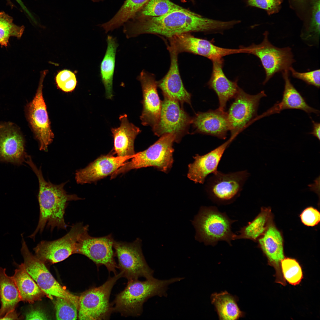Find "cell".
Returning a JSON list of instances; mask_svg holds the SVG:
<instances>
[{
	"label": "cell",
	"mask_w": 320,
	"mask_h": 320,
	"mask_svg": "<svg viewBox=\"0 0 320 320\" xmlns=\"http://www.w3.org/2000/svg\"><path fill=\"white\" fill-rule=\"evenodd\" d=\"M127 38L141 34L161 35L169 38L191 32H218L228 29L229 21L204 17L186 9L174 10L159 17H136L124 24Z\"/></svg>",
	"instance_id": "obj_1"
},
{
	"label": "cell",
	"mask_w": 320,
	"mask_h": 320,
	"mask_svg": "<svg viewBox=\"0 0 320 320\" xmlns=\"http://www.w3.org/2000/svg\"><path fill=\"white\" fill-rule=\"evenodd\" d=\"M26 162L36 175L39 183L38 200L39 217L34 232L28 237L33 240L36 234L42 233L45 227L51 231L54 228L67 229L68 226L64 220L65 210L69 202L83 199L75 194H69L64 188L67 182L56 185L44 178L41 167L38 168L28 155Z\"/></svg>",
	"instance_id": "obj_2"
},
{
	"label": "cell",
	"mask_w": 320,
	"mask_h": 320,
	"mask_svg": "<svg viewBox=\"0 0 320 320\" xmlns=\"http://www.w3.org/2000/svg\"><path fill=\"white\" fill-rule=\"evenodd\" d=\"M183 277L167 280L153 278L141 281L138 279L128 281L125 289L117 294L112 303L113 312L125 317L138 316L143 311L144 303L153 296L166 297L168 286L180 281Z\"/></svg>",
	"instance_id": "obj_3"
},
{
	"label": "cell",
	"mask_w": 320,
	"mask_h": 320,
	"mask_svg": "<svg viewBox=\"0 0 320 320\" xmlns=\"http://www.w3.org/2000/svg\"><path fill=\"white\" fill-rule=\"evenodd\" d=\"M236 221L215 207H202L193 221L196 238L207 245L214 246L223 241L231 246L236 235L232 231L231 225Z\"/></svg>",
	"instance_id": "obj_4"
},
{
	"label": "cell",
	"mask_w": 320,
	"mask_h": 320,
	"mask_svg": "<svg viewBox=\"0 0 320 320\" xmlns=\"http://www.w3.org/2000/svg\"><path fill=\"white\" fill-rule=\"evenodd\" d=\"M146 150L136 153L130 161H127L115 171L111 179L134 169L153 167L167 173L173 163V143L175 137L172 134H165Z\"/></svg>",
	"instance_id": "obj_5"
},
{
	"label": "cell",
	"mask_w": 320,
	"mask_h": 320,
	"mask_svg": "<svg viewBox=\"0 0 320 320\" xmlns=\"http://www.w3.org/2000/svg\"><path fill=\"white\" fill-rule=\"evenodd\" d=\"M123 277L120 272L109 278L103 284L92 287L79 297L78 317L79 320H106L113 312L109 299L112 289L117 281Z\"/></svg>",
	"instance_id": "obj_6"
},
{
	"label": "cell",
	"mask_w": 320,
	"mask_h": 320,
	"mask_svg": "<svg viewBox=\"0 0 320 320\" xmlns=\"http://www.w3.org/2000/svg\"><path fill=\"white\" fill-rule=\"evenodd\" d=\"M22 237L20 249L25 270L36 282L50 299L53 297L65 299L79 308V297L70 293L56 280L46 267L45 263L29 251L23 237Z\"/></svg>",
	"instance_id": "obj_7"
},
{
	"label": "cell",
	"mask_w": 320,
	"mask_h": 320,
	"mask_svg": "<svg viewBox=\"0 0 320 320\" xmlns=\"http://www.w3.org/2000/svg\"><path fill=\"white\" fill-rule=\"evenodd\" d=\"M249 176L247 170L227 173L217 170L206 180V192L217 204H230L239 196Z\"/></svg>",
	"instance_id": "obj_8"
},
{
	"label": "cell",
	"mask_w": 320,
	"mask_h": 320,
	"mask_svg": "<svg viewBox=\"0 0 320 320\" xmlns=\"http://www.w3.org/2000/svg\"><path fill=\"white\" fill-rule=\"evenodd\" d=\"M86 225L76 243L74 254L83 255L97 266H105L108 272L117 274L118 265L115 261L113 250L114 240L111 234L100 237H94L88 233Z\"/></svg>",
	"instance_id": "obj_9"
},
{
	"label": "cell",
	"mask_w": 320,
	"mask_h": 320,
	"mask_svg": "<svg viewBox=\"0 0 320 320\" xmlns=\"http://www.w3.org/2000/svg\"><path fill=\"white\" fill-rule=\"evenodd\" d=\"M113 247L118 260V267L123 273V277L128 281L140 277L146 279L153 278L154 271L145 260L140 239L137 238L132 242L114 240Z\"/></svg>",
	"instance_id": "obj_10"
},
{
	"label": "cell",
	"mask_w": 320,
	"mask_h": 320,
	"mask_svg": "<svg viewBox=\"0 0 320 320\" xmlns=\"http://www.w3.org/2000/svg\"><path fill=\"white\" fill-rule=\"evenodd\" d=\"M264 39L259 44H253L247 47H242L245 53L252 54L259 58L265 70V78L264 85L276 73L289 70L295 61L291 48L289 47L279 48L269 41L268 33H263Z\"/></svg>",
	"instance_id": "obj_11"
},
{
	"label": "cell",
	"mask_w": 320,
	"mask_h": 320,
	"mask_svg": "<svg viewBox=\"0 0 320 320\" xmlns=\"http://www.w3.org/2000/svg\"><path fill=\"white\" fill-rule=\"evenodd\" d=\"M162 101L160 116L158 123L153 128L154 134L158 136L169 133L179 143L188 132L192 118L181 107L179 103L166 96Z\"/></svg>",
	"instance_id": "obj_12"
},
{
	"label": "cell",
	"mask_w": 320,
	"mask_h": 320,
	"mask_svg": "<svg viewBox=\"0 0 320 320\" xmlns=\"http://www.w3.org/2000/svg\"><path fill=\"white\" fill-rule=\"evenodd\" d=\"M47 72L45 70L41 73L36 95L27 107L28 120L39 143V149L46 151L54 138L42 92L43 82Z\"/></svg>",
	"instance_id": "obj_13"
},
{
	"label": "cell",
	"mask_w": 320,
	"mask_h": 320,
	"mask_svg": "<svg viewBox=\"0 0 320 320\" xmlns=\"http://www.w3.org/2000/svg\"><path fill=\"white\" fill-rule=\"evenodd\" d=\"M86 225L78 223L62 237L52 241H42L33 249L35 255L44 263L54 264L74 254L76 243Z\"/></svg>",
	"instance_id": "obj_14"
},
{
	"label": "cell",
	"mask_w": 320,
	"mask_h": 320,
	"mask_svg": "<svg viewBox=\"0 0 320 320\" xmlns=\"http://www.w3.org/2000/svg\"><path fill=\"white\" fill-rule=\"evenodd\" d=\"M168 39L169 44L167 47L178 54L188 52L204 56L212 61L230 55L244 53L241 48L231 49L218 47L207 40L196 37L190 33L176 35Z\"/></svg>",
	"instance_id": "obj_15"
},
{
	"label": "cell",
	"mask_w": 320,
	"mask_h": 320,
	"mask_svg": "<svg viewBox=\"0 0 320 320\" xmlns=\"http://www.w3.org/2000/svg\"><path fill=\"white\" fill-rule=\"evenodd\" d=\"M266 96L264 91L256 95H251L239 87L235 100L227 112L231 137H235L240 130L257 116L260 100Z\"/></svg>",
	"instance_id": "obj_16"
},
{
	"label": "cell",
	"mask_w": 320,
	"mask_h": 320,
	"mask_svg": "<svg viewBox=\"0 0 320 320\" xmlns=\"http://www.w3.org/2000/svg\"><path fill=\"white\" fill-rule=\"evenodd\" d=\"M142 88L143 110L140 119L144 126L152 128L158 123L161 112L162 101L158 94L157 81L153 74L143 70L137 77Z\"/></svg>",
	"instance_id": "obj_17"
},
{
	"label": "cell",
	"mask_w": 320,
	"mask_h": 320,
	"mask_svg": "<svg viewBox=\"0 0 320 320\" xmlns=\"http://www.w3.org/2000/svg\"><path fill=\"white\" fill-rule=\"evenodd\" d=\"M136 154L126 156H115L111 153L101 155L85 168L76 171V181L78 184L90 183L111 175Z\"/></svg>",
	"instance_id": "obj_18"
},
{
	"label": "cell",
	"mask_w": 320,
	"mask_h": 320,
	"mask_svg": "<svg viewBox=\"0 0 320 320\" xmlns=\"http://www.w3.org/2000/svg\"><path fill=\"white\" fill-rule=\"evenodd\" d=\"M27 155L24 139L17 129L9 124L0 125V161L20 166Z\"/></svg>",
	"instance_id": "obj_19"
},
{
	"label": "cell",
	"mask_w": 320,
	"mask_h": 320,
	"mask_svg": "<svg viewBox=\"0 0 320 320\" xmlns=\"http://www.w3.org/2000/svg\"><path fill=\"white\" fill-rule=\"evenodd\" d=\"M234 138L231 137L228 140L205 154H196L193 157V162L188 165V177L195 183L203 184L208 175L217 170L224 153Z\"/></svg>",
	"instance_id": "obj_20"
},
{
	"label": "cell",
	"mask_w": 320,
	"mask_h": 320,
	"mask_svg": "<svg viewBox=\"0 0 320 320\" xmlns=\"http://www.w3.org/2000/svg\"><path fill=\"white\" fill-rule=\"evenodd\" d=\"M194 133L216 137L220 139L226 138L230 131L228 114L218 108L206 112H198L192 118Z\"/></svg>",
	"instance_id": "obj_21"
},
{
	"label": "cell",
	"mask_w": 320,
	"mask_h": 320,
	"mask_svg": "<svg viewBox=\"0 0 320 320\" xmlns=\"http://www.w3.org/2000/svg\"><path fill=\"white\" fill-rule=\"evenodd\" d=\"M258 240L268 263L275 268L276 282L285 285V281L281 272V262L284 255L283 239L280 232L272 223Z\"/></svg>",
	"instance_id": "obj_22"
},
{
	"label": "cell",
	"mask_w": 320,
	"mask_h": 320,
	"mask_svg": "<svg viewBox=\"0 0 320 320\" xmlns=\"http://www.w3.org/2000/svg\"><path fill=\"white\" fill-rule=\"evenodd\" d=\"M170 56L169 70L165 76L157 81V86L162 90L163 95L180 103H186L191 105V95L185 88L179 69L178 54L173 49L167 47Z\"/></svg>",
	"instance_id": "obj_23"
},
{
	"label": "cell",
	"mask_w": 320,
	"mask_h": 320,
	"mask_svg": "<svg viewBox=\"0 0 320 320\" xmlns=\"http://www.w3.org/2000/svg\"><path fill=\"white\" fill-rule=\"evenodd\" d=\"M212 70L210 79L207 83L209 87L213 90L217 95L220 109L225 111L227 102L234 98L239 88L237 81L229 80L223 70L222 58L212 61Z\"/></svg>",
	"instance_id": "obj_24"
},
{
	"label": "cell",
	"mask_w": 320,
	"mask_h": 320,
	"mask_svg": "<svg viewBox=\"0 0 320 320\" xmlns=\"http://www.w3.org/2000/svg\"><path fill=\"white\" fill-rule=\"evenodd\" d=\"M289 70L282 71L285 84L282 98L279 103L274 105L263 113L264 116L280 113L287 109L300 110L309 114L313 113L318 115L319 111L310 106L299 92L291 82L289 78Z\"/></svg>",
	"instance_id": "obj_25"
},
{
	"label": "cell",
	"mask_w": 320,
	"mask_h": 320,
	"mask_svg": "<svg viewBox=\"0 0 320 320\" xmlns=\"http://www.w3.org/2000/svg\"><path fill=\"white\" fill-rule=\"evenodd\" d=\"M119 119L120 126L111 129L113 139L114 153L119 156H133L136 153L134 147L135 140L141 130L129 121L127 114L120 115Z\"/></svg>",
	"instance_id": "obj_26"
},
{
	"label": "cell",
	"mask_w": 320,
	"mask_h": 320,
	"mask_svg": "<svg viewBox=\"0 0 320 320\" xmlns=\"http://www.w3.org/2000/svg\"><path fill=\"white\" fill-rule=\"evenodd\" d=\"M18 267L12 277L18 290L21 301L33 303L40 300L45 294L28 273L22 263Z\"/></svg>",
	"instance_id": "obj_27"
},
{
	"label": "cell",
	"mask_w": 320,
	"mask_h": 320,
	"mask_svg": "<svg viewBox=\"0 0 320 320\" xmlns=\"http://www.w3.org/2000/svg\"><path fill=\"white\" fill-rule=\"evenodd\" d=\"M0 320L15 310L21 301L19 293L12 277L8 275L5 268H0Z\"/></svg>",
	"instance_id": "obj_28"
},
{
	"label": "cell",
	"mask_w": 320,
	"mask_h": 320,
	"mask_svg": "<svg viewBox=\"0 0 320 320\" xmlns=\"http://www.w3.org/2000/svg\"><path fill=\"white\" fill-rule=\"evenodd\" d=\"M107 47L105 53L100 65L102 81L108 99H112L113 81L115 65L116 49L118 46L116 39L109 35L107 38Z\"/></svg>",
	"instance_id": "obj_29"
},
{
	"label": "cell",
	"mask_w": 320,
	"mask_h": 320,
	"mask_svg": "<svg viewBox=\"0 0 320 320\" xmlns=\"http://www.w3.org/2000/svg\"><path fill=\"white\" fill-rule=\"evenodd\" d=\"M272 223L270 208L262 207L259 214L247 225L241 228L234 239H247L256 241L266 231Z\"/></svg>",
	"instance_id": "obj_30"
},
{
	"label": "cell",
	"mask_w": 320,
	"mask_h": 320,
	"mask_svg": "<svg viewBox=\"0 0 320 320\" xmlns=\"http://www.w3.org/2000/svg\"><path fill=\"white\" fill-rule=\"evenodd\" d=\"M211 300L220 320H237L244 315L238 307L236 298L227 291L212 294Z\"/></svg>",
	"instance_id": "obj_31"
},
{
	"label": "cell",
	"mask_w": 320,
	"mask_h": 320,
	"mask_svg": "<svg viewBox=\"0 0 320 320\" xmlns=\"http://www.w3.org/2000/svg\"><path fill=\"white\" fill-rule=\"evenodd\" d=\"M320 0H309L307 19L301 33L302 39L312 45L318 44L320 37Z\"/></svg>",
	"instance_id": "obj_32"
},
{
	"label": "cell",
	"mask_w": 320,
	"mask_h": 320,
	"mask_svg": "<svg viewBox=\"0 0 320 320\" xmlns=\"http://www.w3.org/2000/svg\"><path fill=\"white\" fill-rule=\"evenodd\" d=\"M149 0H126L121 8L109 21L101 25L106 33L112 31L134 18Z\"/></svg>",
	"instance_id": "obj_33"
},
{
	"label": "cell",
	"mask_w": 320,
	"mask_h": 320,
	"mask_svg": "<svg viewBox=\"0 0 320 320\" xmlns=\"http://www.w3.org/2000/svg\"><path fill=\"white\" fill-rule=\"evenodd\" d=\"M185 8L169 0H149L135 17H159Z\"/></svg>",
	"instance_id": "obj_34"
},
{
	"label": "cell",
	"mask_w": 320,
	"mask_h": 320,
	"mask_svg": "<svg viewBox=\"0 0 320 320\" xmlns=\"http://www.w3.org/2000/svg\"><path fill=\"white\" fill-rule=\"evenodd\" d=\"M25 29L24 26H19L13 23L12 17L3 11H0V44L6 47L10 36L20 38Z\"/></svg>",
	"instance_id": "obj_35"
},
{
	"label": "cell",
	"mask_w": 320,
	"mask_h": 320,
	"mask_svg": "<svg viewBox=\"0 0 320 320\" xmlns=\"http://www.w3.org/2000/svg\"><path fill=\"white\" fill-rule=\"evenodd\" d=\"M281 268L284 279L290 284L296 285L301 282L303 278L302 270L295 259L284 258L281 262Z\"/></svg>",
	"instance_id": "obj_36"
},
{
	"label": "cell",
	"mask_w": 320,
	"mask_h": 320,
	"mask_svg": "<svg viewBox=\"0 0 320 320\" xmlns=\"http://www.w3.org/2000/svg\"><path fill=\"white\" fill-rule=\"evenodd\" d=\"M54 304L57 320H73L77 318L78 309L75 305L65 299L56 297Z\"/></svg>",
	"instance_id": "obj_37"
},
{
	"label": "cell",
	"mask_w": 320,
	"mask_h": 320,
	"mask_svg": "<svg viewBox=\"0 0 320 320\" xmlns=\"http://www.w3.org/2000/svg\"><path fill=\"white\" fill-rule=\"evenodd\" d=\"M55 79L58 87L66 92L73 91L77 84L75 74L67 70L60 71L56 76Z\"/></svg>",
	"instance_id": "obj_38"
},
{
	"label": "cell",
	"mask_w": 320,
	"mask_h": 320,
	"mask_svg": "<svg viewBox=\"0 0 320 320\" xmlns=\"http://www.w3.org/2000/svg\"><path fill=\"white\" fill-rule=\"evenodd\" d=\"M283 0H245L247 5L265 10L269 15L279 12Z\"/></svg>",
	"instance_id": "obj_39"
},
{
	"label": "cell",
	"mask_w": 320,
	"mask_h": 320,
	"mask_svg": "<svg viewBox=\"0 0 320 320\" xmlns=\"http://www.w3.org/2000/svg\"><path fill=\"white\" fill-rule=\"evenodd\" d=\"M294 77L300 79L308 84L320 87V71L317 69L309 72H299L296 71L292 66L289 68Z\"/></svg>",
	"instance_id": "obj_40"
},
{
	"label": "cell",
	"mask_w": 320,
	"mask_h": 320,
	"mask_svg": "<svg viewBox=\"0 0 320 320\" xmlns=\"http://www.w3.org/2000/svg\"><path fill=\"white\" fill-rule=\"evenodd\" d=\"M303 223L305 225L313 226L317 225L320 221L319 212L312 207H309L305 209L300 215Z\"/></svg>",
	"instance_id": "obj_41"
},
{
	"label": "cell",
	"mask_w": 320,
	"mask_h": 320,
	"mask_svg": "<svg viewBox=\"0 0 320 320\" xmlns=\"http://www.w3.org/2000/svg\"><path fill=\"white\" fill-rule=\"evenodd\" d=\"M290 7L294 10L298 17L303 20L308 12L309 0H289Z\"/></svg>",
	"instance_id": "obj_42"
},
{
	"label": "cell",
	"mask_w": 320,
	"mask_h": 320,
	"mask_svg": "<svg viewBox=\"0 0 320 320\" xmlns=\"http://www.w3.org/2000/svg\"><path fill=\"white\" fill-rule=\"evenodd\" d=\"M25 319L47 320V318L45 314L42 311L38 309H33L30 311L26 314Z\"/></svg>",
	"instance_id": "obj_43"
},
{
	"label": "cell",
	"mask_w": 320,
	"mask_h": 320,
	"mask_svg": "<svg viewBox=\"0 0 320 320\" xmlns=\"http://www.w3.org/2000/svg\"><path fill=\"white\" fill-rule=\"evenodd\" d=\"M20 319L21 317L15 310L6 314L0 320H19Z\"/></svg>",
	"instance_id": "obj_44"
},
{
	"label": "cell",
	"mask_w": 320,
	"mask_h": 320,
	"mask_svg": "<svg viewBox=\"0 0 320 320\" xmlns=\"http://www.w3.org/2000/svg\"><path fill=\"white\" fill-rule=\"evenodd\" d=\"M313 130L310 134L316 137L319 140L320 139V125L319 123L312 121Z\"/></svg>",
	"instance_id": "obj_45"
},
{
	"label": "cell",
	"mask_w": 320,
	"mask_h": 320,
	"mask_svg": "<svg viewBox=\"0 0 320 320\" xmlns=\"http://www.w3.org/2000/svg\"><path fill=\"white\" fill-rule=\"evenodd\" d=\"M19 4L20 6L22 7V9L28 14V15L33 19V17L31 16V14H30L29 11H28L26 7H25L24 4H23V2L21 0H15Z\"/></svg>",
	"instance_id": "obj_46"
},
{
	"label": "cell",
	"mask_w": 320,
	"mask_h": 320,
	"mask_svg": "<svg viewBox=\"0 0 320 320\" xmlns=\"http://www.w3.org/2000/svg\"><path fill=\"white\" fill-rule=\"evenodd\" d=\"M103 0H92V1L94 2H99L100 1H102Z\"/></svg>",
	"instance_id": "obj_47"
},
{
	"label": "cell",
	"mask_w": 320,
	"mask_h": 320,
	"mask_svg": "<svg viewBox=\"0 0 320 320\" xmlns=\"http://www.w3.org/2000/svg\"><path fill=\"white\" fill-rule=\"evenodd\" d=\"M181 0L182 1H185V0Z\"/></svg>",
	"instance_id": "obj_48"
}]
</instances>
